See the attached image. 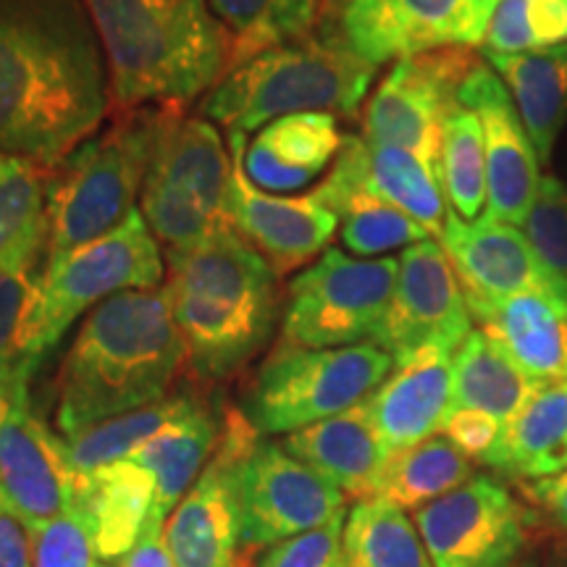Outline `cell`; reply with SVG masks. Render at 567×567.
I'll return each instance as SVG.
<instances>
[{"mask_svg": "<svg viewBox=\"0 0 567 567\" xmlns=\"http://www.w3.org/2000/svg\"><path fill=\"white\" fill-rule=\"evenodd\" d=\"M218 436L221 431H218L216 417L197 402L187 415L166 425L158 436H153L130 457L145 467L155 481V517L166 520L174 513V507L210 463Z\"/></svg>", "mask_w": 567, "mask_h": 567, "instance_id": "obj_29", "label": "cell"}, {"mask_svg": "<svg viewBox=\"0 0 567 567\" xmlns=\"http://www.w3.org/2000/svg\"><path fill=\"white\" fill-rule=\"evenodd\" d=\"M24 392H30V384L0 375V425H3L6 415H9L13 402H17V396L24 394Z\"/></svg>", "mask_w": 567, "mask_h": 567, "instance_id": "obj_47", "label": "cell"}, {"mask_svg": "<svg viewBox=\"0 0 567 567\" xmlns=\"http://www.w3.org/2000/svg\"><path fill=\"white\" fill-rule=\"evenodd\" d=\"M172 105L113 111L103 132L92 134L51 168L45 258L87 245L130 216Z\"/></svg>", "mask_w": 567, "mask_h": 567, "instance_id": "obj_6", "label": "cell"}, {"mask_svg": "<svg viewBox=\"0 0 567 567\" xmlns=\"http://www.w3.org/2000/svg\"><path fill=\"white\" fill-rule=\"evenodd\" d=\"M329 3H331V6H337V9H339V11H342V9H344V6H347V3H350V0H329Z\"/></svg>", "mask_w": 567, "mask_h": 567, "instance_id": "obj_49", "label": "cell"}, {"mask_svg": "<svg viewBox=\"0 0 567 567\" xmlns=\"http://www.w3.org/2000/svg\"><path fill=\"white\" fill-rule=\"evenodd\" d=\"M538 384L567 381V297L538 287L488 305L473 318Z\"/></svg>", "mask_w": 567, "mask_h": 567, "instance_id": "obj_23", "label": "cell"}, {"mask_svg": "<svg viewBox=\"0 0 567 567\" xmlns=\"http://www.w3.org/2000/svg\"><path fill=\"white\" fill-rule=\"evenodd\" d=\"M457 101L476 113L484 132L486 216L513 226L523 224L542 182V161L513 95L488 61H481L460 87Z\"/></svg>", "mask_w": 567, "mask_h": 567, "instance_id": "obj_19", "label": "cell"}, {"mask_svg": "<svg viewBox=\"0 0 567 567\" xmlns=\"http://www.w3.org/2000/svg\"><path fill=\"white\" fill-rule=\"evenodd\" d=\"M375 71L337 30L310 32L255 55L226 74L203 111L229 134L264 130L292 113L354 116Z\"/></svg>", "mask_w": 567, "mask_h": 567, "instance_id": "obj_5", "label": "cell"}, {"mask_svg": "<svg viewBox=\"0 0 567 567\" xmlns=\"http://www.w3.org/2000/svg\"><path fill=\"white\" fill-rule=\"evenodd\" d=\"M331 113H292L266 124L243 153L247 179L264 193H295L318 179L342 151Z\"/></svg>", "mask_w": 567, "mask_h": 567, "instance_id": "obj_25", "label": "cell"}, {"mask_svg": "<svg viewBox=\"0 0 567 567\" xmlns=\"http://www.w3.org/2000/svg\"><path fill=\"white\" fill-rule=\"evenodd\" d=\"M484 465L520 481L567 471V381L536 389L517 415L502 425L499 442Z\"/></svg>", "mask_w": 567, "mask_h": 567, "instance_id": "obj_27", "label": "cell"}, {"mask_svg": "<svg viewBox=\"0 0 567 567\" xmlns=\"http://www.w3.org/2000/svg\"><path fill=\"white\" fill-rule=\"evenodd\" d=\"M38 264L40 255L0 266V375L24 384L51 352Z\"/></svg>", "mask_w": 567, "mask_h": 567, "instance_id": "obj_31", "label": "cell"}, {"mask_svg": "<svg viewBox=\"0 0 567 567\" xmlns=\"http://www.w3.org/2000/svg\"><path fill=\"white\" fill-rule=\"evenodd\" d=\"M34 567H95L97 551L76 509L32 530Z\"/></svg>", "mask_w": 567, "mask_h": 567, "instance_id": "obj_42", "label": "cell"}, {"mask_svg": "<svg viewBox=\"0 0 567 567\" xmlns=\"http://www.w3.org/2000/svg\"><path fill=\"white\" fill-rule=\"evenodd\" d=\"M258 439L243 410L226 413L210 463L163 526V542L176 567H239L243 526L234 473Z\"/></svg>", "mask_w": 567, "mask_h": 567, "instance_id": "obj_14", "label": "cell"}, {"mask_svg": "<svg viewBox=\"0 0 567 567\" xmlns=\"http://www.w3.org/2000/svg\"><path fill=\"white\" fill-rule=\"evenodd\" d=\"M187 352L166 289H126L90 310L59 371L55 423L66 439L153 405Z\"/></svg>", "mask_w": 567, "mask_h": 567, "instance_id": "obj_2", "label": "cell"}, {"mask_svg": "<svg viewBox=\"0 0 567 567\" xmlns=\"http://www.w3.org/2000/svg\"><path fill=\"white\" fill-rule=\"evenodd\" d=\"M455 402L452 410H478L507 423L534 396L538 381L520 371L486 331L473 329L452 354Z\"/></svg>", "mask_w": 567, "mask_h": 567, "instance_id": "obj_30", "label": "cell"}, {"mask_svg": "<svg viewBox=\"0 0 567 567\" xmlns=\"http://www.w3.org/2000/svg\"><path fill=\"white\" fill-rule=\"evenodd\" d=\"M344 559L347 567H434L405 509L379 496L347 509Z\"/></svg>", "mask_w": 567, "mask_h": 567, "instance_id": "obj_36", "label": "cell"}, {"mask_svg": "<svg viewBox=\"0 0 567 567\" xmlns=\"http://www.w3.org/2000/svg\"><path fill=\"white\" fill-rule=\"evenodd\" d=\"M392 371L394 358L375 342L326 350L279 342L255 373L243 413L260 436L295 434L360 405Z\"/></svg>", "mask_w": 567, "mask_h": 567, "instance_id": "obj_7", "label": "cell"}, {"mask_svg": "<svg viewBox=\"0 0 567 567\" xmlns=\"http://www.w3.org/2000/svg\"><path fill=\"white\" fill-rule=\"evenodd\" d=\"M471 478L473 460H467L444 434H436L394 452L373 496L402 509H421Z\"/></svg>", "mask_w": 567, "mask_h": 567, "instance_id": "obj_35", "label": "cell"}, {"mask_svg": "<svg viewBox=\"0 0 567 567\" xmlns=\"http://www.w3.org/2000/svg\"><path fill=\"white\" fill-rule=\"evenodd\" d=\"M439 182L452 216L478 221L486 213V147L478 116L463 103L446 111L439 151Z\"/></svg>", "mask_w": 567, "mask_h": 567, "instance_id": "obj_37", "label": "cell"}, {"mask_svg": "<svg viewBox=\"0 0 567 567\" xmlns=\"http://www.w3.org/2000/svg\"><path fill=\"white\" fill-rule=\"evenodd\" d=\"M473 323L455 266L442 245L425 239L400 255L392 302L373 342L400 365L429 347L455 352Z\"/></svg>", "mask_w": 567, "mask_h": 567, "instance_id": "obj_16", "label": "cell"}, {"mask_svg": "<svg viewBox=\"0 0 567 567\" xmlns=\"http://www.w3.org/2000/svg\"><path fill=\"white\" fill-rule=\"evenodd\" d=\"M284 450L321 473L344 496L368 499L379 488L384 467L392 457L368 413L365 400L344 413L284 436Z\"/></svg>", "mask_w": 567, "mask_h": 567, "instance_id": "obj_24", "label": "cell"}, {"mask_svg": "<svg viewBox=\"0 0 567 567\" xmlns=\"http://www.w3.org/2000/svg\"><path fill=\"white\" fill-rule=\"evenodd\" d=\"M231 153L208 118H187L174 103L163 122L145 187L142 216L166 250H187L226 226Z\"/></svg>", "mask_w": 567, "mask_h": 567, "instance_id": "obj_8", "label": "cell"}, {"mask_svg": "<svg viewBox=\"0 0 567 567\" xmlns=\"http://www.w3.org/2000/svg\"><path fill=\"white\" fill-rule=\"evenodd\" d=\"M439 239L450 264L455 266L473 318L507 297L549 287L530 252L526 234L513 224L496 221L486 213L478 221L467 224L446 213Z\"/></svg>", "mask_w": 567, "mask_h": 567, "instance_id": "obj_20", "label": "cell"}, {"mask_svg": "<svg viewBox=\"0 0 567 567\" xmlns=\"http://www.w3.org/2000/svg\"><path fill=\"white\" fill-rule=\"evenodd\" d=\"M48 179L51 168L0 153V266L45 252Z\"/></svg>", "mask_w": 567, "mask_h": 567, "instance_id": "obj_34", "label": "cell"}, {"mask_svg": "<svg viewBox=\"0 0 567 567\" xmlns=\"http://www.w3.org/2000/svg\"><path fill=\"white\" fill-rule=\"evenodd\" d=\"M161 279L158 239L137 208L103 237L45 258L42 310L48 344H59L76 318L109 297L126 289H155Z\"/></svg>", "mask_w": 567, "mask_h": 567, "instance_id": "obj_10", "label": "cell"}, {"mask_svg": "<svg viewBox=\"0 0 567 567\" xmlns=\"http://www.w3.org/2000/svg\"><path fill=\"white\" fill-rule=\"evenodd\" d=\"M499 0H350L339 32L373 66L442 51L478 48Z\"/></svg>", "mask_w": 567, "mask_h": 567, "instance_id": "obj_13", "label": "cell"}, {"mask_svg": "<svg viewBox=\"0 0 567 567\" xmlns=\"http://www.w3.org/2000/svg\"><path fill=\"white\" fill-rule=\"evenodd\" d=\"M95 567H122V565L111 563V559H101V563H95Z\"/></svg>", "mask_w": 567, "mask_h": 567, "instance_id": "obj_48", "label": "cell"}, {"mask_svg": "<svg viewBox=\"0 0 567 567\" xmlns=\"http://www.w3.org/2000/svg\"><path fill=\"white\" fill-rule=\"evenodd\" d=\"M528 494L530 499L547 509V515L559 528L567 530V471L557 473V476L530 481Z\"/></svg>", "mask_w": 567, "mask_h": 567, "instance_id": "obj_46", "label": "cell"}, {"mask_svg": "<svg viewBox=\"0 0 567 567\" xmlns=\"http://www.w3.org/2000/svg\"><path fill=\"white\" fill-rule=\"evenodd\" d=\"M195 405L197 400L187 394L163 396L153 405L90 425L82 434L66 439L71 465H74L76 473H90L103 465L118 463V460H130L140 446L158 436L166 425L187 415Z\"/></svg>", "mask_w": 567, "mask_h": 567, "instance_id": "obj_38", "label": "cell"}, {"mask_svg": "<svg viewBox=\"0 0 567 567\" xmlns=\"http://www.w3.org/2000/svg\"><path fill=\"white\" fill-rule=\"evenodd\" d=\"M155 505V481L134 460L76 473L74 509L82 515L101 559L116 563L137 544Z\"/></svg>", "mask_w": 567, "mask_h": 567, "instance_id": "obj_26", "label": "cell"}, {"mask_svg": "<svg viewBox=\"0 0 567 567\" xmlns=\"http://www.w3.org/2000/svg\"><path fill=\"white\" fill-rule=\"evenodd\" d=\"M567 42V0H499L488 21L484 53H534Z\"/></svg>", "mask_w": 567, "mask_h": 567, "instance_id": "obj_39", "label": "cell"}, {"mask_svg": "<svg viewBox=\"0 0 567 567\" xmlns=\"http://www.w3.org/2000/svg\"><path fill=\"white\" fill-rule=\"evenodd\" d=\"M481 61L476 48H442L394 61L363 111V140L405 147L439 174L444 116Z\"/></svg>", "mask_w": 567, "mask_h": 567, "instance_id": "obj_11", "label": "cell"}, {"mask_svg": "<svg viewBox=\"0 0 567 567\" xmlns=\"http://www.w3.org/2000/svg\"><path fill=\"white\" fill-rule=\"evenodd\" d=\"M329 174L394 205L425 231L442 237L450 208L436 168L429 166L421 155L405 147L373 145L358 134H344L342 151Z\"/></svg>", "mask_w": 567, "mask_h": 567, "instance_id": "obj_22", "label": "cell"}, {"mask_svg": "<svg viewBox=\"0 0 567 567\" xmlns=\"http://www.w3.org/2000/svg\"><path fill=\"white\" fill-rule=\"evenodd\" d=\"M245 134H229L231 179L226 193V221L252 250L266 258L276 276H287L329 250L339 216L313 195L287 197L258 189L243 166Z\"/></svg>", "mask_w": 567, "mask_h": 567, "instance_id": "obj_18", "label": "cell"}, {"mask_svg": "<svg viewBox=\"0 0 567 567\" xmlns=\"http://www.w3.org/2000/svg\"><path fill=\"white\" fill-rule=\"evenodd\" d=\"M101 38L111 109L179 103L216 87L231 40L208 0H82Z\"/></svg>", "mask_w": 567, "mask_h": 567, "instance_id": "obj_4", "label": "cell"}, {"mask_svg": "<svg viewBox=\"0 0 567 567\" xmlns=\"http://www.w3.org/2000/svg\"><path fill=\"white\" fill-rule=\"evenodd\" d=\"M484 55L513 95L538 161L549 163L567 126V42L534 53Z\"/></svg>", "mask_w": 567, "mask_h": 567, "instance_id": "obj_28", "label": "cell"}, {"mask_svg": "<svg viewBox=\"0 0 567 567\" xmlns=\"http://www.w3.org/2000/svg\"><path fill=\"white\" fill-rule=\"evenodd\" d=\"M413 523L434 567H513L526 547V513L492 476L415 509Z\"/></svg>", "mask_w": 567, "mask_h": 567, "instance_id": "obj_15", "label": "cell"}, {"mask_svg": "<svg viewBox=\"0 0 567 567\" xmlns=\"http://www.w3.org/2000/svg\"><path fill=\"white\" fill-rule=\"evenodd\" d=\"M502 425L496 417L478 413V410H452L442 425V434L457 446L467 460L486 463L492 450L499 442Z\"/></svg>", "mask_w": 567, "mask_h": 567, "instance_id": "obj_43", "label": "cell"}, {"mask_svg": "<svg viewBox=\"0 0 567 567\" xmlns=\"http://www.w3.org/2000/svg\"><path fill=\"white\" fill-rule=\"evenodd\" d=\"M163 526H166V520L151 513L137 544H134V549L124 557L122 567H176L166 549V542H163Z\"/></svg>", "mask_w": 567, "mask_h": 567, "instance_id": "obj_44", "label": "cell"}, {"mask_svg": "<svg viewBox=\"0 0 567 567\" xmlns=\"http://www.w3.org/2000/svg\"><path fill=\"white\" fill-rule=\"evenodd\" d=\"M174 321L187 363L221 381L264 350L279 318V276L229 224L187 250H166Z\"/></svg>", "mask_w": 567, "mask_h": 567, "instance_id": "obj_3", "label": "cell"}, {"mask_svg": "<svg viewBox=\"0 0 567 567\" xmlns=\"http://www.w3.org/2000/svg\"><path fill=\"white\" fill-rule=\"evenodd\" d=\"M213 17L229 32V69L316 30L321 0H208Z\"/></svg>", "mask_w": 567, "mask_h": 567, "instance_id": "obj_33", "label": "cell"}, {"mask_svg": "<svg viewBox=\"0 0 567 567\" xmlns=\"http://www.w3.org/2000/svg\"><path fill=\"white\" fill-rule=\"evenodd\" d=\"M400 258H352L329 247L289 284L281 342L350 347L373 342L392 302Z\"/></svg>", "mask_w": 567, "mask_h": 567, "instance_id": "obj_9", "label": "cell"}, {"mask_svg": "<svg viewBox=\"0 0 567 567\" xmlns=\"http://www.w3.org/2000/svg\"><path fill=\"white\" fill-rule=\"evenodd\" d=\"M344 520L347 509L323 526L271 544L258 559V567H347Z\"/></svg>", "mask_w": 567, "mask_h": 567, "instance_id": "obj_41", "label": "cell"}, {"mask_svg": "<svg viewBox=\"0 0 567 567\" xmlns=\"http://www.w3.org/2000/svg\"><path fill=\"white\" fill-rule=\"evenodd\" d=\"M76 471L66 439L34 413L30 392L19 394L0 425V507L27 530L74 509Z\"/></svg>", "mask_w": 567, "mask_h": 567, "instance_id": "obj_17", "label": "cell"}, {"mask_svg": "<svg viewBox=\"0 0 567 567\" xmlns=\"http://www.w3.org/2000/svg\"><path fill=\"white\" fill-rule=\"evenodd\" d=\"M0 567H34L32 534L0 507Z\"/></svg>", "mask_w": 567, "mask_h": 567, "instance_id": "obj_45", "label": "cell"}, {"mask_svg": "<svg viewBox=\"0 0 567 567\" xmlns=\"http://www.w3.org/2000/svg\"><path fill=\"white\" fill-rule=\"evenodd\" d=\"M310 195L337 213L339 237H342L344 250H350L354 258H373L396 247L408 250L431 239V234L408 213L331 174Z\"/></svg>", "mask_w": 567, "mask_h": 567, "instance_id": "obj_32", "label": "cell"}, {"mask_svg": "<svg viewBox=\"0 0 567 567\" xmlns=\"http://www.w3.org/2000/svg\"><path fill=\"white\" fill-rule=\"evenodd\" d=\"M234 481L243 544L250 547L287 542L347 509L342 488L264 436L239 457Z\"/></svg>", "mask_w": 567, "mask_h": 567, "instance_id": "obj_12", "label": "cell"}, {"mask_svg": "<svg viewBox=\"0 0 567 567\" xmlns=\"http://www.w3.org/2000/svg\"><path fill=\"white\" fill-rule=\"evenodd\" d=\"M109 111V63L82 0H0V153L55 168Z\"/></svg>", "mask_w": 567, "mask_h": 567, "instance_id": "obj_1", "label": "cell"}, {"mask_svg": "<svg viewBox=\"0 0 567 567\" xmlns=\"http://www.w3.org/2000/svg\"><path fill=\"white\" fill-rule=\"evenodd\" d=\"M523 234L544 279L567 297V182L555 174L542 176Z\"/></svg>", "mask_w": 567, "mask_h": 567, "instance_id": "obj_40", "label": "cell"}, {"mask_svg": "<svg viewBox=\"0 0 567 567\" xmlns=\"http://www.w3.org/2000/svg\"><path fill=\"white\" fill-rule=\"evenodd\" d=\"M452 354L455 352L439 347L421 350L405 363L394 365L384 384L365 396L375 431L392 455L442 434V425L455 402Z\"/></svg>", "mask_w": 567, "mask_h": 567, "instance_id": "obj_21", "label": "cell"}]
</instances>
